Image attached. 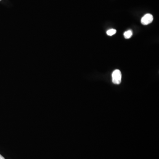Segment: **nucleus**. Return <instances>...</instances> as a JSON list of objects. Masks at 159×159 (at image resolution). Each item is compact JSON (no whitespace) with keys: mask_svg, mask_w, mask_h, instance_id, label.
Instances as JSON below:
<instances>
[{"mask_svg":"<svg viewBox=\"0 0 159 159\" xmlns=\"http://www.w3.org/2000/svg\"><path fill=\"white\" fill-rule=\"evenodd\" d=\"M112 82L114 84H119L121 83L122 80V73L121 71L118 69L114 70L112 74Z\"/></svg>","mask_w":159,"mask_h":159,"instance_id":"obj_1","label":"nucleus"},{"mask_svg":"<svg viewBox=\"0 0 159 159\" xmlns=\"http://www.w3.org/2000/svg\"><path fill=\"white\" fill-rule=\"evenodd\" d=\"M0 159H5V158L4 157H3L2 156V155L0 154Z\"/></svg>","mask_w":159,"mask_h":159,"instance_id":"obj_5","label":"nucleus"},{"mask_svg":"<svg viewBox=\"0 0 159 159\" xmlns=\"http://www.w3.org/2000/svg\"><path fill=\"white\" fill-rule=\"evenodd\" d=\"M153 20V17L151 14H148L142 17L141 20V23L143 25H148L151 23Z\"/></svg>","mask_w":159,"mask_h":159,"instance_id":"obj_2","label":"nucleus"},{"mask_svg":"<svg viewBox=\"0 0 159 159\" xmlns=\"http://www.w3.org/2000/svg\"><path fill=\"white\" fill-rule=\"evenodd\" d=\"M116 32V30L115 29H111L107 31V35H109V36H112V35L115 34Z\"/></svg>","mask_w":159,"mask_h":159,"instance_id":"obj_4","label":"nucleus"},{"mask_svg":"<svg viewBox=\"0 0 159 159\" xmlns=\"http://www.w3.org/2000/svg\"><path fill=\"white\" fill-rule=\"evenodd\" d=\"M0 1H1V0H0Z\"/></svg>","mask_w":159,"mask_h":159,"instance_id":"obj_6","label":"nucleus"},{"mask_svg":"<svg viewBox=\"0 0 159 159\" xmlns=\"http://www.w3.org/2000/svg\"><path fill=\"white\" fill-rule=\"evenodd\" d=\"M133 35V32L131 30H130L128 31L125 32L124 33V37L127 39H129Z\"/></svg>","mask_w":159,"mask_h":159,"instance_id":"obj_3","label":"nucleus"}]
</instances>
